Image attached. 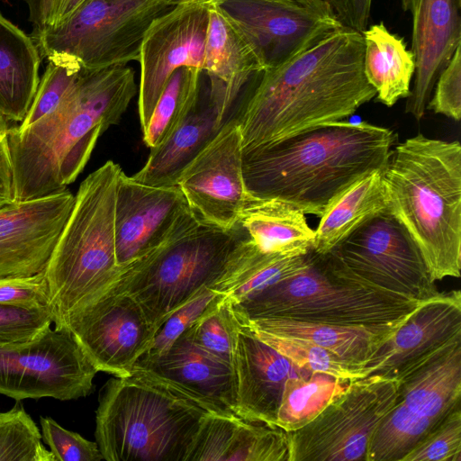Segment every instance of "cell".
I'll use <instances>...</instances> for the list:
<instances>
[{"label":"cell","instance_id":"1","mask_svg":"<svg viewBox=\"0 0 461 461\" xmlns=\"http://www.w3.org/2000/svg\"><path fill=\"white\" fill-rule=\"evenodd\" d=\"M363 58L362 32L340 26L258 74L234 115L243 153L353 115L376 95Z\"/></svg>","mask_w":461,"mask_h":461},{"label":"cell","instance_id":"2","mask_svg":"<svg viewBox=\"0 0 461 461\" xmlns=\"http://www.w3.org/2000/svg\"><path fill=\"white\" fill-rule=\"evenodd\" d=\"M138 87L127 65L80 68L58 106L34 123L9 127L15 201L67 188L87 164L98 138L120 122Z\"/></svg>","mask_w":461,"mask_h":461},{"label":"cell","instance_id":"3","mask_svg":"<svg viewBox=\"0 0 461 461\" xmlns=\"http://www.w3.org/2000/svg\"><path fill=\"white\" fill-rule=\"evenodd\" d=\"M396 140L383 126L329 122L243 153L245 186L321 217L356 181L384 167Z\"/></svg>","mask_w":461,"mask_h":461},{"label":"cell","instance_id":"4","mask_svg":"<svg viewBox=\"0 0 461 461\" xmlns=\"http://www.w3.org/2000/svg\"><path fill=\"white\" fill-rule=\"evenodd\" d=\"M381 176L386 210L418 247L432 280L460 277L459 141L408 138L393 146Z\"/></svg>","mask_w":461,"mask_h":461},{"label":"cell","instance_id":"5","mask_svg":"<svg viewBox=\"0 0 461 461\" xmlns=\"http://www.w3.org/2000/svg\"><path fill=\"white\" fill-rule=\"evenodd\" d=\"M212 414L134 367L99 394L95 439L107 461H187L203 418Z\"/></svg>","mask_w":461,"mask_h":461},{"label":"cell","instance_id":"6","mask_svg":"<svg viewBox=\"0 0 461 461\" xmlns=\"http://www.w3.org/2000/svg\"><path fill=\"white\" fill-rule=\"evenodd\" d=\"M122 169L113 160L80 184L68 221L44 271L55 328L105 292L123 268L116 260L115 200Z\"/></svg>","mask_w":461,"mask_h":461},{"label":"cell","instance_id":"7","mask_svg":"<svg viewBox=\"0 0 461 461\" xmlns=\"http://www.w3.org/2000/svg\"><path fill=\"white\" fill-rule=\"evenodd\" d=\"M419 303L364 283L312 249L309 263L295 276L230 303L244 320L287 318L392 334Z\"/></svg>","mask_w":461,"mask_h":461},{"label":"cell","instance_id":"8","mask_svg":"<svg viewBox=\"0 0 461 461\" xmlns=\"http://www.w3.org/2000/svg\"><path fill=\"white\" fill-rule=\"evenodd\" d=\"M246 233L201 220L123 268L109 287L134 298L155 330L178 307L214 288L234 267Z\"/></svg>","mask_w":461,"mask_h":461},{"label":"cell","instance_id":"9","mask_svg":"<svg viewBox=\"0 0 461 461\" xmlns=\"http://www.w3.org/2000/svg\"><path fill=\"white\" fill-rule=\"evenodd\" d=\"M180 0H87L63 21L32 32L48 61L95 69L138 61L145 32Z\"/></svg>","mask_w":461,"mask_h":461},{"label":"cell","instance_id":"10","mask_svg":"<svg viewBox=\"0 0 461 461\" xmlns=\"http://www.w3.org/2000/svg\"><path fill=\"white\" fill-rule=\"evenodd\" d=\"M398 396L395 378L349 381L313 420L289 431L290 461H366L372 434Z\"/></svg>","mask_w":461,"mask_h":461},{"label":"cell","instance_id":"11","mask_svg":"<svg viewBox=\"0 0 461 461\" xmlns=\"http://www.w3.org/2000/svg\"><path fill=\"white\" fill-rule=\"evenodd\" d=\"M323 256L364 283L420 302L438 293L418 247L387 210Z\"/></svg>","mask_w":461,"mask_h":461},{"label":"cell","instance_id":"12","mask_svg":"<svg viewBox=\"0 0 461 461\" xmlns=\"http://www.w3.org/2000/svg\"><path fill=\"white\" fill-rule=\"evenodd\" d=\"M97 372L66 327H50L30 341L0 346V393L17 402L85 397Z\"/></svg>","mask_w":461,"mask_h":461},{"label":"cell","instance_id":"13","mask_svg":"<svg viewBox=\"0 0 461 461\" xmlns=\"http://www.w3.org/2000/svg\"><path fill=\"white\" fill-rule=\"evenodd\" d=\"M64 327L98 372L114 376L131 375L156 332L139 303L112 288L71 312Z\"/></svg>","mask_w":461,"mask_h":461},{"label":"cell","instance_id":"14","mask_svg":"<svg viewBox=\"0 0 461 461\" xmlns=\"http://www.w3.org/2000/svg\"><path fill=\"white\" fill-rule=\"evenodd\" d=\"M218 5L249 39L265 69L342 26L323 0H226Z\"/></svg>","mask_w":461,"mask_h":461},{"label":"cell","instance_id":"15","mask_svg":"<svg viewBox=\"0 0 461 461\" xmlns=\"http://www.w3.org/2000/svg\"><path fill=\"white\" fill-rule=\"evenodd\" d=\"M199 220L177 185L151 186L122 171L115 200L118 266L139 261Z\"/></svg>","mask_w":461,"mask_h":461},{"label":"cell","instance_id":"16","mask_svg":"<svg viewBox=\"0 0 461 461\" xmlns=\"http://www.w3.org/2000/svg\"><path fill=\"white\" fill-rule=\"evenodd\" d=\"M177 185L201 221L227 230L238 225L252 195L244 183L242 136L234 116L185 167Z\"/></svg>","mask_w":461,"mask_h":461},{"label":"cell","instance_id":"17","mask_svg":"<svg viewBox=\"0 0 461 461\" xmlns=\"http://www.w3.org/2000/svg\"><path fill=\"white\" fill-rule=\"evenodd\" d=\"M209 6L178 4L157 17L145 32L138 62V112L142 131L171 75L183 67L203 71Z\"/></svg>","mask_w":461,"mask_h":461},{"label":"cell","instance_id":"18","mask_svg":"<svg viewBox=\"0 0 461 461\" xmlns=\"http://www.w3.org/2000/svg\"><path fill=\"white\" fill-rule=\"evenodd\" d=\"M74 202L66 188L0 207V279L45 271Z\"/></svg>","mask_w":461,"mask_h":461},{"label":"cell","instance_id":"19","mask_svg":"<svg viewBox=\"0 0 461 461\" xmlns=\"http://www.w3.org/2000/svg\"><path fill=\"white\" fill-rule=\"evenodd\" d=\"M461 334V293H438L420 301L367 359L363 376L397 379L411 366Z\"/></svg>","mask_w":461,"mask_h":461},{"label":"cell","instance_id":"20","mask_svg":"<svg viewBox=\"0 0 461 461\" xmlns=\"http://www.w3.org/2000/svg\"><path fill=\"white\" fill-rule=\"evenodd\" d=\"M134 367L209 413L239 418L233 366L202 349L185 334L159 356L140 360Z\"/></svg>","mask_w":461,"mask_h":461},{"label":"cell","instance_id":"21","mask_svg":"<svg viewBox=\"0 0 461 461\" xmlns=\"http://www.w3.org/2000/svg\"><path fill=\"white\" fill-rule=\"evenodd\" d=\"M235 318L233 369L238 416L248 421L276 425L286 381L311 372L294 365L260 339L247 323Z\"/></svg>","mask_w":461,"mask_h":461},{"label":"cell","instance_id":"22","mask_svg":"<svg viewBox=\"0 0 461 461\" xmlns=\"http://www.w3.org/2000/svg\"><path fill=\"white\" fill-rule=\"evenodd\" d=\"M412 20L414 83L405 112L420 120L435 83L456 50L461 47V0H401Z\"/></svg>","mask_w":461,"mask_h":461},{"label":"cell","instance_id":"23","mask_svg":"<svg viewBox=\"0 0 461 461\" xmlns=\"http://www.w3.org/2000/svg\"><path fill=\"white\" fill-rule=\"evenodd\" d=\"M264 69L243 32L218 5H210L203 64L208 95L231 110L246 86Z\"/></svg>","mask_w":461,"mask_h":461},{"label":"cell","instance_id":"24","mask_svg":"<svg viewBox=\"0 0 461 461\" xmlns=\"http://www.w3.org/2000/svg\"><path fill=\"white\" fill-rule=\"evenodd\" d=\"M212 99L201 98L183 124L158 148L150 149L144 166L131 178L151 186L176 185L185 167L216 136L231 117Z\"/></svg>","mask_w":461,"mask_h":461},{"label":"cell","instance_id":"25","mask_svg":"<svg viewBox=\"0 0 461 461\" xmlns=\"http://www.w3.org/2000/svg\"><path fill=\"white\" fill-rule=\"evenodd\" d=\"M398 401L411 411L439 420L461 399V334L398 378Z\"/></svg>","mask_w":461,"mask_h":461},{"label":"cell","instance_id":"26","mask_svg":"<svg viewBox=\"0 0 461 461\" xmlns=\"http://www.w3.org/2000/svg\"><path fill=\"white\" fill-rule=\"evenodd\" d=\"M305 215L284 201L252 195L243 207L238 224L260 252L298 256L313 249L315 234Z\"/></svg>","mask_w":461,"mask_h":461},{"label":"cell","instance_id":"27","mask_svg":"<svg viewBox=\"0 0 461 461\" xmlns=\"http://www.w3.org/2000/svg\"><path fill=\"white\" fill-rule=\"evenodd\" d=\"M41 55L34 39L0 14V113L21 123L40 83Z\"/></svg>","mask_w":461,"mask_h":461},{"label":"cell","instance_id":"28","mask_svg":"<svg viewBox=\"0 0 461 461\" xmlns=\"http://www.w3.org/2000/svg\"><path fill=\"white\" fill-rule=\"evenodd\" d=\"M362 35L365 77L375 89L376 101L392 107L410 95L415 74L413 52L383 22L366 27Z\"/></svg>","mask_w":461,"mask_h":461},{"label":"cell","instance_id":"29","mask_svg":"<svg viewBox=\"0 0 461 461\" xmlns=\"http://www.w3.org/2000/svg\"><path fill=\"white\" fill-rule=\"evenodd\" d=\"M238 318L258 330L310 340L360 372L367 359L391 335L366 327L339 326L287 318Z\"/></svg>","mask_w":461,"mask_h":461},{"label":"cell","instance_id":"30","mask_svg":"<svg viewBox=\"0 0 461 461\" xmlns=\"http://www.w3.org/2000/svg\"><path fill=\"white\" fill-rule=\"evenodd\" d=\"M382 169L359 178L320 217L313 250L324 255L372 216L386 210Z\"/></svg>","mask_w":461,"mask_h":461},{"label":"cell","instance_id":"31","mask_svg":"<svg viewBox=\"0 0 461 461\" xmlns=\"http://www.w3.org/2000/svg\"><path fill=\"white\" fill-rule=\"evenodd\" d=\"M202 73L197 68L183 67L171 75L142 131L148 148L161 146L193 112L200 97Z\"/></svg>","mask_w":461,"mask_h":461},{"label":"cell","instance_id":"32","mask_svg":"<svg viewBox=\"0 0 461 461\" xmlns=\"http://www.w3.org/2000/svg\"><path fill=\"white\" fill-rule=\"evenodd\" d=\"M348 382L321 372H311L288 379L284 387L276 425L286 431L305 426L346 390Z\"/></svg>","mask_w":461,"mask_h":461},{"label":"cell","instance_id":"33","mask_svg":"<svg viewBox=\"0 0 461 461\" xmlns=\"http://www.w3.org/2000/svg\"><path fill=\"white\" fill-rule=\"evenodd\" d=\"M438 420L420 416L397 401L375 429L366 461H402Z\"/></svg>","mask_w":461,"mask_h":461},{"label":"cell","instance_id":"34","mask_svg":"<svg viewBox=\"0 0 461 461\" xmlns=\"http://www.w3.org/2000/svg\"><path fill=\"white\" fill-rule=\"evenodd\" d=\"M249 327L260 339L300 368L310 372L329 374L346 381L364 377L358 369L310 340L274 334L252 328L249 325Z\"/></svg>","mask_w":461,"mask_h":461},{"label":"cell","instance_id":"35","mask_svg":"<svg viewBox=\"0 0 461 461\" xmlns=\"http://www.w3.org/2000/svg\"><path fill=\"white\" fill-rule=\"evenodd\" d=\"M226 461H290L289 431L240 419Z\"/></svg>","mask_w":461,"mask_h":461},{"label":"cell","instance_id":"36","mask_svg":"<svg viewBox=\"0 0 461 461\" xmlns=\"http://www.w3.org/2000/svg\"><path fill=\"white\" fill-rule=\"evenodd\" d=\"M236 329L235 315L223 294L183 334L202 349L233 366Z\"/></svg>","mask_w":461,"mask_h":461},{"label":"cell","instance_id":"37","mask_svg":"<svg viewBox=\"0 0 461 461\" xmlns=\"http://www.w3.org/2000/svg\"><path fill=\"white\" fill-rule=\"evenodd\" d=\"M41 438L35 422L22 406L0 412V461H56Z\"/></svg>","mask_w":461,"mask_h":461},{"label":"cell","instance_id":"38","mask_svg":"<svg viewBox=\"0 0 461 461\" xmlns=\"http://www.w3.org/2000/svg\"><path fill=\"white\" fill-rule=\"evenodd\" d=\"M402 461H461L460 405L438 420Z\"/></svg>","mask_w":461,"mask_h":461},{"label":"cell","instance_id":"39","mask_svg":"<svg viewBox=\"0 0 461 461\" xmlns=\"http://www.w3.org/2000/svg\"><path fill=\"white\" fill-rule=\"evenodd\" d=\"M221 295L223 294L206 288L175 310L156 330L150 346L138 361L158 357L167 350Z\"/></svg>","mask_w":461,"mask_h":461},{"label":"cell","instance_id":"40","mask_svg":"<svg viewBox=\"0 0 461 461\" xmlns=\"http://www.w3.org/2000/svg\"><path fill=\"white\" fill-rule=\"evenodd\" d=\"M79 70L75 66L48 61L30 109L18 126L27 127L53 111L74 85Z\"/></svg>","mask_w":461,"mask_h":461},{"label":"cell","instance_id":"41","mask_svg":"<svg viewBox=\"0 0 461 461\" xmlns=\"http://www.w3.org/2000/svg\"><path fill=\"white\" fill-rule=\"evenodd\" d=\"M53 323L49 307L0 304V346L30 341Z\"/></svg>","mask_w":461,"mask_h":461},{"label":"cell","instance_id":"42","mask_svg":"<svg viewBox=\"0 0 461 461\" xmlns=\"http://www.w3.org/2000/svg\"><path fill=\"white\" fill-rule=\"evenodd\" d=\"M240 418L206 415L197 431L187 461H226Z\"/></svg>","mask_w":461,"mask_h":461},{"label":"cell","instance_id":"43","mask_svg":"<svg viewBox=\"0 0 461 461\" xmlns=\"http://www.w3.org/2000/svg\"><path fill=\"white\" fill-rule=\"evenodd\" d=\"M41 437L56 461H101L103 455L96 442L68 430L50 417H41Z\"/></svg>","mask_w":461,"mask_h":461},{"label":"cell","instance_id":"44","mask_svg":"<svg viewBox=\"0 0 461 461\" xmlns=\"http://www.w3.org/2000/svg\"><path fill=\"white\" fill-rule=\"evenodd\" d=\"M427 109L458 122L461 118V47L440 72Z\"/></svg>","mask_w":461,"mask_h":461},{"label":"cell","instance_id":"45","mask_svg":"<svg viewBox=\"0 0 461 461\" xmlns=\"http://www.w3.org/2000/svg\"><path fill=\"white\" fill-rule=\"evenodd\" d=\"M0 304L50 308L44 272L27 277L1 278Z\"/></svg>","mask_w":461,"mask_h":461},{"label":"cell","instance_id":"46","mask_svg":"<svg viewBox=\"0 0 461 461\" xmlns=\"http://www.w3.org/2000/svg\"><path fill=\"white\" fill-rule=\"evenodd\" d=\"M339 23L362 32L368 25L373 0H323Z\"/></svg>","mask_w":461,"mask_h":461},{"label":"cell","instance_id":"47","mask_svg":"<svg viewBox=\"0 0 461 461\" xmlns=\"http://www.w3.org/2000/svg\"><path fill=\"white\" fill-rule=\"evenodd\" d=\"M8 130V122L0 113V207L15 201Z\"/></svg>","mask_w":461,"mask_h":461},{"label":"cell","instance_id":"48","mask_svg":"<svg viewBox=\"0 0 461 461\" xmlns=\"http://www.w3.org/2000/svg\"><path fill=\"white\" fill-rule=\"evenodd\" d=\"M29 20L33 25V32H37L49 24L53 0H25Z\"/></svg>","mask_w":461,"mask_h":461},{"label":"cell","instance_id":"49","mask_svg":"<svg viewBox=\"0 0 461 461\" xmlns=\"http://www.w3.org/2000/svg\"><path fill=\"white\" fill-rule=\"evenodd\" d=\"M86 1L87 0H53L52 11L47 26L63 21Z\"/></svg>","mask_w":461,"mask_h":461},{"label":"cell","instance_id":"50","mask_svg":"<svg viewBox=\"0 0 461 461\" xmlns=\"http://www.w3.org/2000/svg\"><path fill=\"white\" fill-rule=\"evenodd\" d=\"M224 1L226 0H180L179 4H197L210 6L212 5H220Z\"/></svg>","mask_w":461,"mask_h":461},{"label":"cell","instance_id":"51","mask_svg":"<svg viewBox=\"0 0 461 461\" xmlns=\"http://www.w3.org/2000/svg\"><path fill=\"white\" fill-rule=\"evenodd\" d=\"M297 1L309 4V3L314 2L315 0H297Z\"/></svg>","mask_w":461,"mask_h":461}]
</instances>
